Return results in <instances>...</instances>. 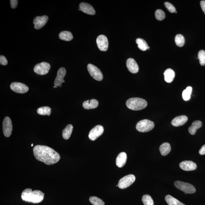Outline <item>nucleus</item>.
Wrapping results in <instances>:
<instances>
[{"label": "nucleus", "instance_id": "obj_5", "mask_svg": "<svg viewBox=\"0 0 205 205\" xmlns=\"http://www.w3.org/2000/svg\"><path fill=\"white\" fill-rule=\"evenodd\" d=\"M175 185L177 188L185 193L192 194L196 192L195 187L189 183L176 181L175 182Z\"/></svg>", "mask_w": 205, "mask_h": 205}, {"label": "nucleus", "instance_id": "obj_33", "mask_svg": "<svg viewBox=\"0 0 205 205\" xmlns=\"http://www.w3.org/2000/svg\"><path fill=\"white\" fill-rule=\"evenodd\" d=\"M155 16L157 19L159 21H162L165 18V14L162 10L158 9L155 12Z\"/></svg>", "mask_w": 205, "mask_h": 205}, {"label": "nucleus", "instance_id": "obj_37", "mask_svg": "<svg viewBox=\"0 0 205 205\" xmlns=\"http://www.w3.org/2000/svg\"><path fill=\"white\" fill-rule=\"evenodd\" d=\"M11 7L13 9L17 7L18 4L17 0H11L10 1Z\"/></svg>", "mask_w": 205, "mask_h": 205}, {"label": "nucleus", "instance_id": "obj_21", "mask_svg": "<svg viewBox=\"0 0 205 205\" xmlns=\"http://www.w3.org/2000/svg\"><path fill=\"white\" fill-rule=\"evenodd\" d=\"M164 80L168 83H171L173 81L175 76V71L171 69H168L164 71L163 74Z\"/></svg>", "mask_w": 205, "mask_h": 205}, {"label": "nucleus", "instance_id": "obj_16", "mask_svg": "<svg viewBox=\"0 0 205 205\" xmlns=\"http://www.w3.org/2000/svg\"><path fill=\"white\" fill-rule=\"evenodd\" d=\"M80 10L85 13L90 15H94L96 14L94 7L87 3H80Z\"/></svg>", "mask_w": 205, "mask_h": 205}, {"label": "nucleus", "instance_id": "obj_2", "mask_svg": "<svg viewBox=\"0 0 205 205\" xmlns=\"http://www.w3.org/2000/svg\"><path fill=\"white\" fill-rule=\"evenodd\" d=\"M44 197V194L40 190L33 191L30 188H27L23 191L21 198L23 201L33 203L41 202Z\"/></svg>", "mask_w": 205, "mask_h": 205}, {"label": "nucleus", "instance_id": "obj_8", "mask_svg": "<svg viewBox=\"0 0 205 205\" xmlns=\"http://www.w3.org/2000/svg\"><path fill=\"white\" fill-rule=\"evenodd\" d=\"M51 66L49 63L46 62H42L36 65L34 69V72L36 74L43 75L47 74Z\"/></svg>", "mask_w": 205, "mask_h": 205}, {"label": "nucleus", "instance_id": "obj_31", "mask_svg": "<svg viewBox=\"0 0 205 205\" xmlns=\"http://www.w3.org/2000/svg\"><path fill=\"white\" fill-rule=\"evenodd\" d=\"M89 201L93 205H105V202L102 199L96 197H91Z\"/></svg>", "mask_w": 205, "mask_h": 205}, {"label": "nucleus", "instance_id": "obj_35", "mask_svg": "<svg viewBox=\"0 0 205 205\" xmlns=\"http://www.w3.org/2000/svg\"><path fill=\"white\" fill-rule=\"evenodd\" d=\"M164 5L170 12L173 13L176 11V9L171 3L169 2H165L164 3Z\"/></svg>", "mask_w": 205, "mask_h": 205}, {"label": "nucleus", "instance_id": "obj_11", "mask_svg": "<svg viewBox=\"0 0 205 205\" xmlns=\"http://www.w3.org/2000/svg\"><path fill=\"white\" fill-rule=\"evenodd\" d=\"M98 48L101 51H106L108 47L109 43L107 36L101 35L98 36L96 40Z\"/></svg>", "mask_w": 205, "mask_h": 205}, {"label": "nucleus", "instance_id": "obj_36", "mask_svg": "<svg viewBox=\"0 0 205 205\" xmlns=\"http://www.w3.org/2000/svg\"><path fill=\"white\" fill-rule=\"evenodd\" d=\"M7 64H8V61H7L6 58L3 56H0V64L1 65H6Z\"/></svg>", "mask_w": 205, "mask_h": 205}, {"label": "nucleus", "instance_id": "obj_26", "mask_svg": "<svg viewBox=\"0 0 205 205\" xmlns=\"http://www.w3.org/2000/svg\"><path fill=\"white\" fill-rule=\"evenodd\" d=\"M59 38L60 39L65 41H70L73 38V36L71 33L67 31H64L59 34Z\"/></svg>", "mask_w": 205, "mask_h": 205}, {"label": "nucleus", "instance_id": "obj_39", "mask_svg": "<svg viewBox=\"0 0 205 205\" xmlns=\"http://www.w3.org/2000/svg\"><path fill=\"white\" fill-rule=\"evenodd\" d=\"M200 5L203 12H204V13L205 14V1H201L200 2Z\"/></svg>", "mask_w": 205, "mask_h": 205}, {"label": "nucleus", "instance_id": "obj_1", "mask_svg": "<svg viewBox=\"0 0 205 205\" xmlns=\"http://www.w3.org/2000/svg\"><path fill=\"white\" fill-rule=\"evenodd\" d=\"M34 155L36 158L47 165H52L59 161V154L48 146L36 145L33 149Z\"/></svg>", "mask_w": 205, "mask_h": 205}, {"label": "nucleus", "instance_id": "obj_12", "mask_svg": "<svg viewBox=\"0 0 205 205\" xmlns=\"http://www.w3.org/2000/svg\"><path fill=\"white\" fill-rule=\"evenodd\" d=\"M103 131L104 128L102 125H97L90 131L89 138L91 140H96L103 133Z\"/></svg>", "mask_w": 205, "mask_h": 205}, {"label": "nucleus", "instance_id": "obj_41", "mask_svg": "<svg viewBox=\"0 0 205 205\" xmlns=\"http://www.w3.org/2000/svg\"><path fill=\"white\" fill-rule=\"evenodd\" d=\"M33 146V144H32L31 146L32 147V146Z\"/></svg>", "mask_w": 205, "mask_h": 205}, {"label": "nucleus", "instance_id": "obj_14", "mask_svg": "<svg viewBox=\"0 0 205 205\" xmlns=\"http://www.w3.org/2000/svg\"><path fill=\"white\" fill-rule=\"evenodd\" d=\"M66 71L64 68H60L58 69L57 73V76L54 82V85L56 86H61L64 81V78Z\"/></svg>", "mask_w": 205, "mask_h": 205}, {"label": "nucleus", "instance_id": "obj_32", "mask_svg": "<svg viewBox=\"0 0 205 205\" xmlns=\"http://www.w3.org/2000/svg\"><path fill=\"white\" fill-rule=\"evenodd\" d=\"M142 201L144 205H153V199L150 195H146L142 197Z\"/></svg>", "mask_w": 205, "mask_h": 205}, {"label": "nucleus", "instance_id": "obj_40", "mask_svg": "<svg viewBox=\"0 0 205 205\" xmlns=\"http://www.w3.org/2000/svg\"><path fill=\"white\" fill-rule=\"evenodd\" d=\"M53 87L54 88H57V87L56 86H54Z\"/></svg>", "mask_w": 205, "mask_h": 205}, {"label": "nucleus", "instance_id": "obj_20", "mask_svg": "<svg viewBox=\"0 0 205 205\" xmlns=\"http://www.w3.org/2000/svg\"><path fill=\"white\" fill-rule=\"evenodd\" d=\"M98 102L96 99H91L84 102L83 103V107L85 109H90L96 108L98 107Z\"/></svg>", "mask_w": 205, "mask_h": 205}, {"label": "nucleus", "instance_id": "obj_10", "mask_svg": "<svg viewBox=\"0 0 205 205\" xmlns=\"http://www.w3.org/2000/svg\"><path fill=\"white\" fill-rule=\"evenodd\" d=\"M10 88L14 92L19 94H25L29 90V87L27 85L18 82L12 83L10 85Z\"/></svg>", "mask_w": 205, "mask_h": 205}, {"label": "nucleus", "instance_id": "obj_25", "mask_svg": "<svg viewBox=\"0 0 205 205\" xmlns=\"http://www.w3.org/2000/svg\"><path fill=\"white\" fill-rule=\"evenodd\" d=\"M136 43L138 44L139 49L142 51H146L150 49V47L148 46L147 43L145 40L141 38H138L136 40Z\"/></svg>", "mask_w": 205, "mask_h": 205}, {"label": "nucleus", "instance_id": "obj_44", "mask_svg": "<svg viewBox=\"0 0 205 205\" xmlns=\"http://www.w3.org/2000/svg\"><path fill=\"white\" fill-rule=\"evenodd\" d=\"M185 193L186 195V194H187V193Z\"/></svg>", "mask_w": 205, "mask_h": 205}, {"label": "nucleus", "instance_id": "obj_7", "mask_svg": "<svg viewBox=\"0 0 205 205\" xmlns=\"http://www.w3.org/2000/svg\"><path fill=\"white\" fill-rule=\"evenodd\" d=\"M87 69L89 74L95 80L101 81L103 79V75L101 71L96 66L89 64L87 65Z\"/></svg>", "mask_w": 205, "mask_h": 205}, {"label": "nucleus", "instance_id": "obj_4", "mask_svg": "<svg viewBox=\"0 0 205 205\" xmlns=\"http://www.w3.org/2000/svg\"><path fill=\"white\" fill-rule=\"evenodd\" d=\"M155 124L153 122L149 120L144 119L137 123L136 129L141 132H147L152 130Z\"/></svg>", "mask_w": 205, "mask_h": 205}, {"label": "nucleus", "instance_id": "obj_24", "mask_svg": "<svg viewBox=\"0 0 205 205\" xmlns=\"http://www.w3.org/2000/svg\"><path fill=\"white\" fill-rule=\"evenodd\" d=\"M165 199L169 205H186L170 195L166 196Z\"/></svg>", "mask_w": 205, "mask_h": 205}, {"label": "nucleus", "instance_id": "obj_19", "mask_svg": "<svg viewBox=\"0 0 205 205\" xmlns=\"http://www.w3.org/2000/svg\"><path fill=\"white\" fill-rule=\"evenodd\" d=\"M127 160V155L124 152H122L118 155L116 159V165L119 168H122L125 165Z\"/></svg>", "mask_w": 205, "mask_h": 205}, {"label": "nucleus", "instance_id": "obj_3", "mask_svg": "<svg viewBox=\"0 0 205 205\" xmlns=\"http://www.w3.org/2000/svg\"><path fill=\"white\" fill-rule=\"evenodd\" d=\"M126 104L129 109L135 111L144 109L147 105L146 100L140 98H130L127 100Z\"/></svg>", "mask_w": 205, "mask_h": 205}, {"label": "nucleus", "instance_id": "obj_38", "mask_svg": "<svg viewBox=\"0 0 205 205\" xmlns=\"http://www.w3.org/2000/svg\"><path fill=\"white\" fill-rule=\"evenodd\" d=\"M199 153L201 155H205V144L201 147L199 151Z\"/></svg>", "mask_w": 205, "mask_h": 205}, {"label": "nucleus", "instance_id": "obj_22", "mask_svg": "<svg viewBox=\"0 0 205 205\" xmlns=\"http://www.w3.org/2000/svg\"><path fill=\"white\" fill-rule=\"evenodd\" d=\"M202 123L200 120H196L192 123V125L188 128V131L190 134L195 135L197 130L201 127Z\"/></svg>", "mask_w": 205, "mask_h": 205}, {"label": "nucleus", "instance_id": "obj_13", "mask_svg": "<svg viewBox=\"0 0 205 205\" xmlns=\"http://www.w3.org/2000/svg\"><path fill=\"white\" fill-rule=\"evenodd\" d=\"M48 19V16L46 15L36 16L33 21L34 28L37 30L42 28L46 24Z\"/></svg>", "mask_w": 205, "mask_h": 205}, {"label": "nucleus", "instance_id": "obj_17", "mask_svg": "<svg viewBox=\"0 0 205 205\" xmlns=\"http://www.w3.org/2000/svg\"><path fill=\"white\" fill-rule=\"evenodd\" d=\"M126 65L130 72L133 74H136L138 72L139 69L138 65L133 58H129L128 59Z\"/></svg>", "mask_w": 205, "mask_h": 205}, {"label": "nucleus", "instance_id": "obj_27", "mask_svg": "<svg viewBox=\"0 0 205 205\" xmlns=\"http://www.w3.org/2000/svg\"><path fill=\"white\" fill-rule=\"evenodd\" d=\"M73 129V126L71 124H69L65 127L63 132V136L65 140H68L70 138Z\"/></svg>", "mask_w": 205, "mask_h": 205}, {"label": "nucleus", "instance_id": "obj_15", "mask_svg": "<svg viewBox=\"0 0 205 205\" xmlns=\"http://www.w3.org/2000/svg\"><path fill=\"white\" fill-rule=\"evenodd\" d=\"M181 169L186 171H193L197 169V165L192 161H184L179 164Z\"/></svg>", "mask_w": 205, "mask_h": 205}, {"label": "nucleus", "instance_id": "obj_28", "mask_svg": "<svg viewBox=\"0 0 205 205\" xmlns=\"http://www.w3.org/2000/svg\"><path fill=\"white\" fill-rule=\"evenodd\" d=\"M192 88L191 86H188L182 92V97L183 99L185 101H188L191 98L192 93Z\"/></svg>", "mask_w": 205, "mask_h": 205}, {"label": "nucleus", "instance_id": "obj_29", "mask_svg": "<svg viewBox=\"0 0 205 205\" xmlns=\"http://www.w3.org/2000/svg\"><path fill=\"white\" fill-rule=\"evenodd\" d=\"M37 112L38 114L41 115H47L50 116L51 113V109L48 107H41L37 110Z\"/></svg>", "mask_w": 205, "mask_h": 205}, {"label": "nucleus", "instance_id": "obj_43", "mask_svg": "<svg viewBox=\"0 0 205 205\" xmlns=\"http://www.w3.org/2000/svg\"><path fill=\"white\" fill-rule=\"evenodd\" d=\"M63 83H65V81H64V80Z\"/></svg>", "mask_w": 205, "mask_h": 205}, {"label": "nucleus", "instance_id": "obj_42", "mask_svg": "<svg viewBox=\"0 0 205 205\" xmlns=\"http://www.w3.org/2000/svg\"><path fill=\"white\" fill-rule=\"evenodd\" d=\"M175 13H177V12L175 11Z\"/></svg>", "mask_w": 205, "mask_h": 205}, {"label": "nucleus", "instance_id": "obj_30", "mask_svg": "<svg viewBox=\"0 0 205 205\" xmlns=\"http://www.w3.org/2000/svg\"><path fill=\"white\" fill-rule=\"evenodd\" d=\"M175 43L179 47H182L184 45L185 42V40L184 36L181 34H177L175 38Z\"/></svg>", "mask_w": 205, "mask_h": 205}, {"label": "nucleus", "instance_id": "obj_6", "mask_svg": "<svg viewBox=\"0 0 205 205\" xmlns=\"http://www.w3.org/2000/svg\"><path fill=\"white\" fill-rule=\"evenodd\" d=\"M135 179L136 177L134 175H126L119 181L118 185L119 187L121 189H125L129 187L134 183Z\"/></svg>", "mask_w": 205, "mask_h": 205}, {"label": "nucleus", "instance_id": "obj_9", "mask_svg": "<svg viewBox=\"0 0 205 205\" xmlns=\"http://www.w3.org/2000/svg\"><path fill=\"white\" fill-rule=\"evenodd\" d=\"M3 131L4 136L9 137L12 134V120L8 117H5L3 124Z\"/></svg>", "mask_w": 205, "mask_h": 205}, {"label": "nucleus", "instance_id": "obj_34", "mask_svg": "<svg viewBox=\"0 0 205 205\" xmlns=\"http://www.w3.org/2000/svg\"><path fill=\"white\" fill-rule=\"evenodd\" d=\"M198 58L199 63L202 66L205 65V51L201 50L199 51L198 54Z\"/></svg>", "mask_w": 205, "mask_h": 205}, {"label": "nucleus", "instance_id": "obj_23", "mask_svg": "<svg viewBox=\"0 0 205 205\" xmlns=\"http://www.w3.org/2000/svg\"><path fill=\"white\" fill-rule=\"evenodd\" d=\"M159 149L161 154L163 156H166L171 151V146L168 143L164 142L160 146Z\"/></svg>", "mask_w": 205, "mask_h": 205}, {"label": "nucleus", "instance_id": "obj_18", "mask_svg": "<svg viewBox=\"0 0 205 205\" xmlns=\"http://www.w3.org/2000/svg\"><path fill=\"white\" fill-rule=\"evenodd\" d=\"M188 120L187 117L182 115L175 117L172 120L171 122L172 125L175 127H179L185 124Z\"/></svg>", "mask_w": 205, "mask_h": 205}]
</instances>
